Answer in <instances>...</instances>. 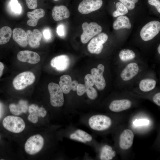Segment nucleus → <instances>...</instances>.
Here are the masks:
<instances>
[{
    "instance_id": "obj_41",
    "label": "nucleus",
    "mask_w": 160,
    "mask_h": 160,
    "mask_svg": "<svg viewBox=\"0 0 160 160\" xmlns=\"http://www.w3.org/2000/svg\"><path fill=\"white\" fill-rule=\"evenodd\" d=\"M78 84V82L76 80H74L72 81L71 89L74 91L76 90Z\"/></svg>"
},
{
    "instance_id": "obj_44",
    "label": "nucleus",
    "mask_w": 160,
    "mask_h": 160,
    "mask_svg": "<svg viewBox=\"0 0 160 160\" xmlns=\"http://www.w3.org/2000/svg\"><path fill=\"white\" fill-rule=\"evenodd\" d=\"M53 0L55 1H59V0Z\"/></svg>"
},
{
    "instance_id": "obj_22",
    "label": "nucleus",
    "mask_w": 160,
    "mask_h": 160,
    "mask_svg": "<svg viewBox=\"0 0 160 160\" xmlns=\"http://www.w3.org/2000/svg\"><path fill=\"white\" fill-rule=\"evenodd\" d=\"M131 25L129 18L126 16H119L113 22V27L115 30H119L121 28L130 29Z\"/></svg>"
},
{
    "instance_id": "obj_23",
    "label": "nucleus",
    "mask_w": 160,
    "mask_h": 160,
    "mask_svg": "<svg viewBox=\"0 0 160 160\" xmlns=\"http://www.w3.org/2000/svg\"><path fill=\"white\" fill-rule=\"evenodd\" d=\"M156 84V81L151 78H145L139 82V86L140 89L143 92H148L153 90Z\"/></svg>"
},
{
    "instance_id": "obj_1",
    "label": "nucleus",
    "mask_w": 160,
    "mask_h": 160,
    "mask_svg": "<svg viewBox=\"0 0 160 160\" xmlns=\"http://www.w3.org/2000/svg\"><path fill=\"white\" fill-rule=\"evenodd\" d=\"M4 128L11 132L18 133L22 132L25 128V124L21 117L14 116H8L3 120Z\"/></svg>"
},
{
    "instance_id": "obj_27",
    "label": "nucleus",
    "mask_w": 160,
    "mask_h": 160,
    "mask_svg": "<svg viewBox=\"0 0 160 160\" xmlns=\"http://www.w3.org/2000/svg\"><path fill=\"white\" fill-rule=\"evenodd\" d=\"M119 56L120 59L122 61L126 62L134 59L135 57V52L129 49H124L119 52Z\"/></svg>"
},
{
    "instance_id": "obj_15",
    "label": "nucleus",
    "mask_w": 160,
    "mask_h": 160,
    "mask_svg": "<svg viewBox=\"0 0 160 160\" xmlns=\"http://www.w3.org/2000/svg\"><path fill=\"white\" fill-rule=\"evenodd\" d=\"M70 62V58L68 55H61L53 58L51 61V65L57 70L62 71L68 68Z\"/></svg>"
},
{
    "instance_id": "obj_25",
    "label": "nucleus",
    "mask_w": 160,
    "mask_h": 160,
    "mask_svg": "<svg viewBox=\"0 0 160 160\" xmlns=\"http://www.w3.org/2000/svg\"><path fill=\"white\" fill-rule=\"evenodd\" d=\"M116 155V151L113 149L111 146L105 145L101 150L100 157L101 160H111L115 157Z\"/></svg>"
},
{
    "instance_id": "obj_16",
    "label": "nucleus",
    "mask_w": 160,
    "mask_h": 160,
    "mask_svg": "<svg viewBox=\"0 0 160 160\" xmlns=\"http://www.w3.org/2000/svg\"><path fill=\"white\" fill-rule=\"evenodd\" d=\"M132 105V102L128 99L116 100L111 102L109 108L113 112H119L129 108Z\"/></svg>"
},
{
    "instance_id": "obj_31",
    "label": "nucleus",
    "mask_w": 160,
    "mask_h": 160,
    "mask_svg": "<svg viewBox=\"0 0 160 160\" xmlns=\"http://www.w3.org/2000/svg\"><path fill=\"white\" fill-rule=\"evenodd\" d=\"M129 10L133 9L135 6V3L138 0H119Z\"/></svg>"
},
{
    "instance_id": "obj_5",
    "label": "nucleus",
    "mask_w": 160,
    "mask_h": 160,
    "mask_svg": "<svg viewBox=\"0 0 160 160\" xmlns=\"http://www.w3.org/2000/svg\"><path fill=\"white\" fill-rule=\"evenodd\" d=\"M82 27L83 32L81 35V40L83 44L88 42L102 31V27L95 22H92L89 24L84 22L82 24Z\"/></svg>"
},
{
    "instance_id": "obj_8",
    "label": "nucleus",
    "mask_w": 160,
    "mask_h": 160,
    "mask_svg": "<svg viewBox=\"0 0 160 160\" xmlns=\"http://www.w3.org/2000/svg\"><path fill=\"white\" fill-rule=\"evenodd\" d=\"M108 38L107 34L104 33L98 34L92 38L87 46L89 51L91 53L98 54L103 49V44L107 41Z\"/></svg>"
},
{
    "instance_id": "obj_26",
    "label": "nucleus",
    "mask_w": 160,
    "mask_h": 160,
    "mask_svg": "<svg viewBox=\"0 0 160 160\" xmlns=\"http://www.w3.org/2000/svg\"><path fill=\"white\" fill-rule=\"evenodd\" d=\"M12 33L11 29L8 26H4L0 29V45L5 44L9 41Z\"/></svg>"
},
{
    "instance_id": "obj_6",
    "label": "nucleus",
    "mask_w": 160,
    "mask_h": 160,
    "mask_svg": "<svg viewBox=\"0 0 160 160\" xmlns=\"http://www.w3.org/2000/svg\"><path fill=\"white\" fill-rule=\"evenodd\" d=\"M160 31V23L156 20L150 21L141 29L140 35L142 39L147 41L153 38Z\"/></svg>"
},
{
    "instance_id": "obj_13",
    "label": "nucleus",
    "mask_w": 160,
    "mask_h": 160,
    "mask_svg": "<svg viewBox=\"0 0 160 160\" xmlns=\"http://www.w3.org/2000/svg\"><path fill=\"white\" fill-rule=\"evenodd\" d=\"M18 60L23 62H28L31 64H35L39 63L41 58L39 54L33 51L23 50L19 52L17 55Z\"/></svg>"
},
{
    "instance_id": "obj_7",
    "label": "nucleus",
    "mask_w": 160,
    "mask_h": 160,
    "mask_svg": "<svg viewBox=\"0 0 160 160\" xmlns=\"http://www.w3.org/2000/svg\"><path fill=\"white\" fill-rule=\"evenodd\" d=\"M50 95V102L54 107H61L64 103L63 92L60 86L57 84L51 82L48 85Z\"/></svg>"
},
{
    "instance_id": "obj_33",
    "label": "nucleus",
    "mask_w": 160,
    "mask_h": 160,
    "mask_svg": "<svg viewBox=\"0 0 160 160\" xmlns=\"http://www.w3.org/2000/svg\"><path fill=\"white\" fill-rule=\"evenodd\" d=\"M85 85L87 87H92L95 84L93 78L91 74H87L84 77Z\"/></svg>"
},
{
    "instance_id": "obj_34",
    "label": "nucleus",
    "mask_w": 160,
    "mask_h": 160,
    "mask_svg": "<svg viewBox=\"0 0 160 160\" xmlns=\"http://www.w3.org/2000/svg\"><path fill=\"white\" fill-rule=\"evenodd\" d=\"M87 88L85 84H78L76 90L77 95L80 96L83 95L86 92Z\"/></svg>"
},
{
    "instance_id": "obj_28",
    "label": "nucleus",
    "mask_w": 160,
    "mask_h": 160,
    "mask_svg": "<svg viewBox=\"0 0 160 160\" xmlns=\"http://www.w3.org/2000/svg\"><path fill=\"white\" fill-rule=\"evenodd\" d=\"M9 10L12 14L18 15L21 13L22 7L17 0H11L9 3Z\"/></svg>"
},
{
    "instance_id": "obj_17",
    "label": "nucleus",
    "mask_w": 160,
    "mask_h": 160,
    "mask_svg": "<svg viewBox=\"0 0 160 160\" xmlns=\"http://www.w3.org/2000/svg\"><path fill=\"white\" fill-rule=\"evenodd\" d=\"M28 43L32 48H36L40 46V41L42 38V33L37 29H34L33 31L30 30L27 31Z\"/></svg>"
},
{
    "instance_id": "obj_36",
    "label": "nucleus",
    "mask_w": 160,
    "mask_h": 160,
    "mask_svg": "<svg viewBox=\"0 0 160 160\" xmlns=\"http://www.w3.org/2000/svg\"><path fill=\"white\" fill-rule=\"evenodd\" d=\"M150 5L154 6L159 13H160V1L159 0H148Z\"/></svg>"
},
{
    "instance_id": "obj_14",
    "label": "nucleus",
    "mask_w": 160,
    "mask_h": 160,
    "mask_svg": "<svg viewBox=\"0 0 160 160\" xmlns=\"http://www.w3.org/2000/svg\"><path fill=\"white\" fill-rule=\"evenodd\" d=\"M134 135L132 131L129 129H124L121 133L119 139V146L121 149L126 150L132 145Z\"/></svg>"
},
{
    "instance_id": "obj_40",
    "label": "nucleus",
    "mask_w": 160,
    "mask_h": 160,
    "mask_svg": "<svg viewBox=\"0 0 160 160\" xmlns=\"http://www.w3.org/2000/svg\"><path fill=\"white\" fill-rule=\"evenodd\" d=\"M153 102L158 106H160V92L155 94L153 98Z\"/></svg>"
},
{
    "instance_id": "obj_19",
    "label": "nucleus",
    "mask_w": 160,
    "mask_h": 160,
    "mask_svg": "<svg viewBox=\"0 0 160 160\" xmlns=\"http://www.w3.org/2000/svg\"><path fill=\"white\" fill-rule=\"evenodd\" d=\"M13 40L19 45L23 47L27 46L28 44L26 33L23 29L20 28H14L12 32Z\"/></svg>"
},
{
    "instance_id": "obj_4",
    "label": "nucleus",
    "mask_w": 160,
    "mask_h": 160,
    "mask_svg": "<svg viewBox=\"0 0 160 160\" xmlns=\"http://www.w3.org/2000/svg\"><path fill=\"white\" fill-rule=\"evenodd\" d=\"M34 74L29 71L21 73L14 79L12 84L14 88L17 90H21L33 84L35 81Z\"/></svg>"
},
{
    "instance_id": "obj_2",
    "label": "nucleus",
    "mask_w": 160,
    "mask_h": 160,
    "mask_svg": "<svg viewBox=\"0 0 160 160\" xmlns=\"http://www.w3.org/2000/svg\"><path fill=\"white\" fill-rule=\"evenodd\" d=\"M89 124L93 129L101 131L108 129L111 125L112 121L109 117L103 115L92 116L89 119Z\"/></svg>"
},
{
    "instance_id": "obj_21",
    "label": "nucleus",
    "mask_w": 160,
    "mask_h": 160,
    "mask_svg": "<svg viewBox=\"0 0 160 160\" xmlns=\"http://www.w3.org/2000/svg\"><path fill=\"white\" fill-rule=\"evenodd\" d=\"M45 15L44 10L41 8L36 9L32 12H28L27 15L29 20L27 21V24L33 27L36 26L39 20L44 17Z\"/></svg>"
},
{
    "instance_id": "obj_24",
    "label": "nucleus",
    "mask_w": 160,
    "mask_h": 160,
    "mask_svg": "<svg viewBox=\"0 0 160 160\" xmlns=\"http://www.w3.org/2000/svg\"><path fill=\"white\" fill-rule=\"evenodd\" d=\"M72 81L71 78L69 75H64L60 77L59 86L64 94L69 93L71 90Z\"/></svg>"
},
{
    "instance_id": "obj_42",
    "label": "nucleus",
    "mask_w": 160,
    "mask_h": 160,
    "mask_svg": "<svg viewBox=\"0 0 160 160\" xmlns=\"http://www.w3.org/2000/svg\"><path fill=\"white\" fill-rule=\"evenodd\" d=\"M4 68V65L3 63L0 62V78L2 76Z\"/></svg>"
},
{
    "instance_id": "obj_45",
    "label": "nucleus",
    "mask_w": 160,
    "mask_h": 160,
    "mask_svg": "<svg viewBox=\"0 0 160 160\" xmlns=\"http://www.w3.org/2000/svg\"><path fill=\"white\" fill-rule=\"evenodd\" d=\"M0 138H1V137H0Z\"/></svg>"
},
{
    "instance_id": "obj_32",
    "label": "nucleus",
    "mask_w": 160,
    "mask_h": 160,
    "mask_svg": "<svg viewBox=\"0 0 160 160\" xmlns=\"http://www.w3.org/2000/svg\"><path fill=\"white\" fill-rule=\"evenodd\" d=\"M75 133L87 141L90 142L92 139V137L90 135L82 130L78 129L76 131Z\"/></svg>"
},
{
    "instance_id": "obj_35",
    "label": "nucleus",
    "mask_w": 160,
    "mask_h": 160,
    "mask_svg": "<svg viewBox=\"0 0 160 160\" xmlns=\"http://www.w3.org/2000/svg\"><path fill=\"white\" fill-rule=\"evenodd\" d=\"M28 7L31 9H35L37 7V0H25Z\"/></svg>"
},
{
    "instance_id": "obj_20",
    "label": "nucleus",
    "mask_w": 160,
    "mask_h": 160,
    "mask_svg": "<svg viewBox=\"0 0 160 160\" xmlns=\"http://www.w3.org/2000/svg\"><path fill=\"white\" fill-rule=\"evenodd\" d=\"M9 107L11 113L15 116L26 113L28 108L27 101L22 100H20L17 104H10Z\"/></svg>"
},
{
    "instance_id": "obj_11",
    "label": "nucleus",
    "mask_w": 160,
    "mask_h": 160,
    "mask_svg": "<svg viewBox=\"0 0 160 160\" xmlns=\"http://www.w3.org/2000/svg\"><path fill=\"white\" fill-rule=\"evenodd\" d=\"M139 68L135 62L128 64L121 72L120 76L124 81H128L132 79L138 73Z\"/></svg>"
},
{
    "instance_id": "obj_3",
    "label": "nucleus",
    "mask_w": 160,
    "mask_h": 160,
    "mask_svg": "<svg viewBox=\"0 0 160 160\" xmlns=\"http://www.w3.org/2000/svg\"><path fill=\"white\" fill-rule=\"evenodd\" d=\"M44 143V139L41 135H33L29 137L26 141L24 146L25 150L29 155H34L42 149Z\"/></svg>"
},
{
    "instance_id": "obj_39",
    "label": "nucleus",
    "mask_w": 160,
    "mask_h": 160,
    "mask_svg": "<svg viewBox=\"0 0 160 160\" xmlns=\"http://www.w3.org/2000/svg\"><path fill=\"white\" fill-rule=\"evenodd\" d=\"M70 137L71 139L77 140L84 143H86L87 142L85 139L75 133L71 134L70 135Z\"/></svg>"
},
{
    "instance_id": "obj_18",
    "label": "nucleus",
    "mask_w": 160,
    "mask_h": 160,
    "mask_svg": "<svg viewBox=\"0 0 160 160\" xmlns=\"http://www.w3.org/2000/svg\"><path fill=\"white\" fill-rule=\"evenodd\" d=\"M70 13L68 9L65 6L60 5L55 6L52 10V16L56 21L62 20L68 18Z\"/></svg>"
},
{
    "instance_id": "obj_10",
    "label": "nucleus",
    "mask_w": 160,
    "mask_h": 160,
    "mask_svg": "<svg viewBox=\"0 0 160 160\" xmlns=\"http://www.w3.org/2000/svg\"><path fill=\"white\" fill-rule=\"evenodd\" d=\"M104 70V65L100 64L98 65L97 68H93L91 70L95 84L97 89L99 90L104 89L106 86L105 81L103 75Z\"/></svg>"
},
{
    "instance_id": "obj_12",
    "label": "nucleus",
    "mask_w": 160,
    "mask_h": 160,
    "mask_svg": "<svg viewBox=\"0 0 160 160\" xmlns=\"http://www.w3.org/2000/svg\"><path fill=\"white\" fill-rule=\"evenodd\" d=\"M29 113L28 118L29 121L33 123H36L38 121L39 117H44L47 115L45 109L42 107H39L35 104H32L28 107Z\"/></svg>"
},
{
    "instance_id": "obj_29",
    "label": "nucleus",
    "mask_w": 160,
    "mask_h": 160,
    "mask_svg": "<svg viewBox=\"0 0 160 160\" xmlns=\"http://www.w3.org/2000/svg\"><path fill=\"white\" fill-rule=\"evenodd\" d=\"M116 10L113 13V15L114 17L124 15L128 12L127 8L121 2H117L116 4Z\"/></svg>"
},
{
    "instance_id": "obj_9",
    "label": "nucleus",
    "mask_w": 160,
    "mask_h": 160,
    "mask_svg": "<svg viewBox=\"0 0 160 160\" xmlns=\"http://www.w3.org/2000/svg\"><path fill=\"white\" fill-rule=\"evenodd\" d=\"M103 3L102 0H83L79 4L78 10L82 14H88L99 9Z\"/></svg>"
},
{
    "instance_id": "obj_30",
    "label": "nucleus",
    "mask_w": 160,
    "mask_h": 160,
    "mask_svg": "<svg viewBox=\"0 0 160 160\" xmlns=\"http://www.w3.org/2000/svg\"><path fill=\"white\" fill-rule=\"evenodd\" d=\"M86 92L88 97L90 99L95 100L97 97L98 94L97 91L92 87H87Z\"/></svg>"
},
{
    "instance_id": "obj_38",
    "label": "nucleus",
    "mask_w": 160,
    "mask_h": 160,
    "mask_svg": "<svg viewBox=\"0 0 160 160\" xmlns=\"http://www.w3.org/2000/svg\"><path fill=\"white\" fill-rule=\"evenodd\" d=\"M57 32L60 36H63L65 35V29L64 25L60 24L58 25L57 29Z\"/></svg>"
},
{
    "instance_id": "obj_37",
    "label": "nucleus",
    "mask_w": 160,
    "mask_h": 160,
    "mask_svg": "<svg viewBox=\"0 0 160 160\" xmlns=\"http://www.w3.org/2000/svg\"><path fill=\"white\" fill-rule=\"evenodd\" d=\"M43 34L44 39L46 41H48L52 38V33L50 30L48 28L44 29L43 31Z\"/></svg>"
},
{
    "instance_id": "obj_43",
    "label": "nucleus",
    "mask_w": 160,
    "mask_h": 160,
    "mask_svg": "<svg viewBox=\"0 0 160 160\" xmlns=\"http://www.w3.org/2000/svg\"><path fill=\"white\" fill-rule=\"evenodd\" d=\"M158 52L159 54H160V44H159L157 49Z\"/></svg>"
}]
</instances>
